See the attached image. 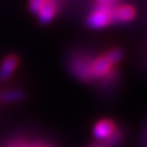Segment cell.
Listing matches in <instances>:
<instances>
[{
    "label": "cell",
    "instance_id": "6da1fadb",
    "mask_svg": "<svg viewBox=\"0 0 147 147\" xmlns=\"http://www.w3.org/2000/svg\"><path fill=\"white\" fill-rule=\"evenodd\" d=\"M118 6L117 0H112L108 3L97 4L88 16L86 18V25L92 30H100L113 24L112 12Z\"/></svg>",
    "mask_w": 147,
    "mask_h": 147
},
{
    "label": "cell",
    "instance_id": "7a4b0ae2",
    "mask_svg": "<svg viewBox=\"0 0 147 147\" xmlns=\"http://www.w3.org/2000/svg\"><path fill=\"white\" fill-rule=\"evenodd\" d=\"M91 65L92 60L90 55L82 53L75 54L69 61V67H70L72 75L84 82H91L94 80L91 72Z\"/></svg>",
    "mask_w": 147,
    "mask_h": 147
},
{
    "label": "cell",
    "instance_id": "3957f363",
    "mask_svg": "<svg viewBox=\"0 0 147 147\" xmlns=\"http://www.w3.org/2000/svg\"><path fill=\"white\" fill-rule=\"evenodd\" d=\"M113 64L107 58V55L103 54L100 57L96 58L94 60H92L91 65V72L93 79H104L108 74L113 70Z\"/></svg>",
    "mask_w": 147,
    "mask_h": 147
},
{
    "label": "cell",
    "instance_id": "277c9868",
    "mask_svg": "<svg viewBox=\"0 0 147 147\" xmlns=\"http://www.w3.org/2000/svg\"><path fill=\"white\" fill-rule=\"evenodd\" d=\"M117 129L118 127L113 120H110V119H102L98 123H96V125L93 127V136L102 142L112 136L115 132Z\"/></svg>",
    "mask_w": 147,
    "mask_h": 147
},
{
    "label": "cell",
    "instance_id": "5b68a950",
    "mask_svg": "<svg viewBox=\"0 0 147 147\" xmlns=\"http://www.w3.org/2000/svg\"><path fill=\"white\" fill-rule=\"evenodd\" d=\"M136 16V10L131 5H118L112 12L113 24H127Z\"/></svg>",
    "mask_w": 147,
    "mask_h": 147
},
{
    "label": "cell",
    "instance_id": "8992f818",
    "mask_svg": "<svg viewBox=\"0 0 147 147\" xmlns=\"http://www.w3.org/2000/svg\"><path fill=\"white\" fill-rule=\"evenodd\" d=\"M58 7H59V3L58 0H47L43 7L39 10L38 15V21L42 25H48L53 21V18L55 17L58 12Z\"/></svg>",
    "mask_w": 147,
    "mask_h": 147
},
{
    "label": "cell",
    "instance_id": "52a82bcc",
    "mask_svg": "<svg viewBox=\"0 0 147 147\" xmlns=\"http://www.w3.org/2000/svg\"><path fill=\"white\" fill-rule=\"evenodd\" d=\"M18 65V58L16 55H7L0 65V80L7 81L16 71Z\"/></svg>",
    "mask_w": 147,
    "mask_h": 147
},
{
    "label": "cell",
    "instance_id": "ba28073f",
    "mask_svg": "<svg viewBox=\"0 0 147 147\" xmlns=\"http://www.w3.org/2000/svg\"><path fill=\"white\" fill-rule=\"evenodd\" d=\"M25 98V92L21 90H7L0 94V100L5 103H15L20 102Z\"/></svg>",
    "mask_w": 147,
    "mask_h": 147
},
{
    "label": "cell",
    "instance_id": "9c48e42d",
    "mask_svg": "<svg viewBox=\"0 0 147 147\" xmlns=\"http://www.w3.org/2000/svg\"><path fill=\"white\" fill-rule=\"evenodd\" d=\"M123 140H124V131L121 129H117L115 132L112 136L108 137L107 140L102 141L98 146L99 147H119V145L123 142Z\"/></svg>",
    "mask_w": 147,
    "mask_h": 147
},
{
    "label": "cell",
    "instance_id": "30bf717a",
    "mask_svg": "<svg viewBox=\"0 0 147 147\" xmlns=\"http://www.w3.org/2000/svg\"><path fill=\"white\" fill-rule=\"evenodd\" d=\"M105 55H107V58L110 60V63L113 64V65H117L118 63H120L123 59H124V52L123 49L120 48H114L112 50H109V52L104 53Z\"/></svg>",
    "mask_w": 147,
    "mask_h": 147
},
{
    "label": "cell",
    "instance_id": "8fae6325",
    "mask_svg": "<svg viewBox=\"0 0 147 147\" xmlns=\"http://www.w3.org/2000/svg\"><path fill=\"white\" fill-rule=\"evenodd\" d=\"M47 0H30V4H28V7L31 12L33 13H38L39 10L43 7V5L45 4Z\"/></svg>",
    "mask_w": 147,
    "mask_h": 147
},
{
    "label": "cell",
    "instance_id": "7c38bea8",
    "mask_svg": "<svg viewBox=\"0 0 147 147\" xmlns=\"http://www.w3.org/2000/svg\"><path fill=\"white\" fill-rule=\"evenodd\" d=\"M97 4H102V3H108V1H112V0H96Z\"/></svg>",
    "mask_w": 147,
    "mask_h": 147
},
{
    "label": "cell",
    "instance_id": "4fadbf2b",
    "mask_svg": "<svg viewBox=\"0 0 147 147\" xmlns=\"http://www.w3.org/2000/svg\"><path fill=\"white\" fill-rule=\"evenodd\" d=\"M92 147H99V146H92Z\"/></svg>",
    "mask_w": 147,
    "mask_h": 147
}]
</instances>
